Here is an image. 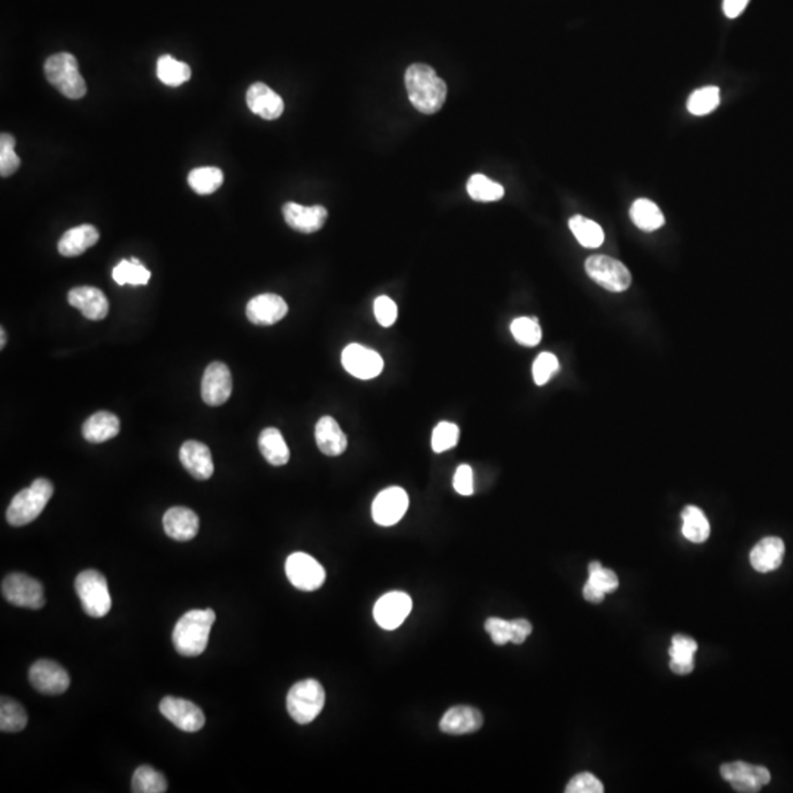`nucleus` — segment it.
Returning a JSON list of instances; mask_svg holds the SVG:
<instances>
[{
  "mask_svg": "<svg viewBox=\"0 0 793 793\" xmlns=\"http://www.w3.org/2000/svg\"><path fill=\"white\" fill-rule=\"evenodd\" d=\"M405 89L414 109L425 115H432L444 106L447 99V84L427 64H413L405 71Z\"/></svg>",
  "mask_w": 793,
  "mask_h": 793,
  "instance_id": "nucleus-1",
  "label": "nucleus"
},
{
  "mask_svg": "<svg viewBox=\"0 0 793 793\" xmlns=\"http://www.w3.org/2000/svg\"><path fill=\"white\" fill-rule=\"evenodd\" d=\"M216 614L212 608L190 610L173 627V643L182 657H197L204 652Z\"/></svg>",
  "mask_w": 793,
  "mask_h": 793,
  "instance_id": "nucleus-2",
  "label": "nucleus"
},
{
  "mask_svg": "<svg viewBox=\"0 0 793 793\" xmlns=\"http://www.w3.org/2000/svg\"><path fill=\"white\" fill-rule=\"evenodd\" d=\"M53 496V485L48 479H35L30 488H26L13 497L6 519L12 527H26L39 518Z\"/></svg>",
  "mask_w": 793,
  "mask_h": 793,
  "instance_id": "nucleus-3",
  "label": "nucleus"
},
{
  "mask_svg": "<svg viewBox=\"0 0 793 793\" xmlns=\"http://www.w3.org/2000/svg\"><path fill=\"white\" fill-rule=\"evenodd\" d=\"M44 75L68 99L77 100L86 96V81L78 71L77 58L71 53H57L48 58L44 62Z\"/></svg>",
  "mask_w": 793,
  "mask_h": 793,
  "instance_id": "nucleus-4",
  "label": "nucleus"
},
{
  "mask_svg": "<svg viewBox=\"0 0 793 793\" xmlns=\"http://www.w3.org/2000/svg\"><path fill=\"white\" fill-rule=\"evenodd\" d=\"M325 689L315 679L297 681L287 695V710L298 725H309L320 716L325 705Z\"/></svg>",
  "mask_w": 793,
  "mask_h": 793,
  "instance_id": "nucleus-5",
  "label": "nucleus"
},
{
  "mask_svg": "<svg viewBox=\"0 0 793 793\" xmlns=\"http://www.w3.org/2000/svg\"><path fill=\"white\" fill-rule=\"evenodd\" d=\"M75 591L81 607L90 617H104L112 608L108 581L97 570H84L75 579Z\"/></svg>",
  "mask_w": 793,
  "mask_h": 793,
  "instance_id": "nucleus-6",
  "label": "nucleus"
},
{
  "mask_svg": "<svg viewBox=\"0 0 793 793\" xmlns=\"http://www.w3.org/2000/svg\"><path fill=\"white\" fill-rule=\"evenodd\" d=\"M585 271L594 282L612 293H621L632 284L629 269L620 260L612 259L610 256L595 255L588 258Z\"/></svg>",
  "mask_w": 793,
  "mask_h": 793,
  "instance_id": "nucleus-7",
  "label": "nucleus"
},
{
  "mask_svg": "<svg viewBox=\"0 0 793 793\" xmlns=\"http://www.w3.org/2000/svg\"><path fill=\"white\" fill-rule=\"evenodd\" d=\"M289 582L300 591H316L325 583L327 572L320 561L306 552H294L285 561Z\"/></svg>",
  "mask_w": 793,
  "mask_h": 793,
  "instance_id": "nucleus-8",
  "label": "nucleus"
},
{
  "mask_svg": "<svg viewBox=\"0 0 793 793\" xmlns=\"http://www.w3.org/2000/svg\"><path fill=\"white\" fill-rule=\"evenodd\" d=\"M2 594L8 603L17 607L40 610L44 607L43 585L31 576L12 574L2 582Z\"/></svg>",
  "mask_w": 793,
  "mask_h": 793,
  "instance_id": "nucleus-9",
  "label": "nucleus"
},
{
  "mask_svg": "<svg viewBox=\"0 0 793 793\" xmlns=\"http://www.w3.org/2000/svg\"><path fill=\"white\" fill-rule=\"evenodd\" d=\"M720 773L721 777L732 785L733 789L741 793L759 792L763 786L768 785L772 781V774L767 768L743 761L723 764Z\"/></svg>",
  "mask_w": 793,
  "mask_h": 793,
  "instance_id": "nucleus-10",
  "label": "nucleus"
},
{
  "mask_svg": "<svg viewBox=\"0 0 793 793\" xmlns=\"http://www.w3.org/2000/svg\"><path fill=\"white\" fill-rule=\"evenodd\" d=\"M341 362L350 375L358 380H373L384 371V360L375 350L360 344H350L341 356Z\"/></svg>",
  "mask_w": 793,
  "mask_h": 793,
  "instance_id": "nucleus-11",
  "label": "nucleus"
},
{
  "mask_svg": "<svg viewBox=\"0 0 793 793\" xmlns=\"http://www.w3.org/2000/svg\"><path fill=\"white\" fill-rule=\"evenodd\" d=\"M409 509V496L403 488L391 487L381 491L372 504V518L380 527H394Z\"/></svg>",
  "mask_w": 793,
  "mask_h": 793,
  "instance_id": "nucleus-12",
  "label": "nucleus"
},
{
  "mask_svg": "<svg viewBox=\"0 0 793 793\" xmlns=\"http://www.w3.org/2000/svg\"><path fill=\"white\" fill-rule=\"evenodd\" d=\"M159 710L165 719H168L182 732H198L206 723V717L202 710L187 699L165 697L160 701Z\"/></svg>",
  "mask_w": 793,
  "mask_h": 793,
  "instance_id": "nucleus-13",
  "label": "nucleus"
},
{
  "mask_svg": "<svg viewBox=\"0 0 793 793\" xmlns=\"http://www.w3.org/2000/svg\"><path fill=\"white\" fill-rule=\"evenodd\" d=\"M233 393V376L228 366L213 362L206 367L202 380V398L207 405L218 407L228 401Z\"/></svg>",
  "mask_w": 793,
  "mask_h": 793,
  "instance_id": "nucleus-14",
  "label": "nucleus"
},
{
  "mask_svg": "<svg viewBox=\"0 0 793 793\" xmlns=\"http://www.w3.org/2000/svg\"><path fill=\"white\" fill-rule=\"evenodd\" d=\"M28 679L35 690L48 695L64 694L71 683L65 668L52 660L35 661L28 672Z\"/></svg>",
  "mask_w": 793,
  "mask_h": 793,
  "instance_id": "nucleus-15",
  "label": "nucleus"
},
{
  "mask_svg": "<svg viewBox=\"0 0 793 793\" xmlns=\"http://www.w3.org/2000/svg\"><path fill=\"white\" fill-rule=\"evenodd\" d=\"M413 603L404 592H389L381 597L373 608L376 623L385 630H394L409 617Z\"/></svg>",
  "mask_w": 793,
  "mask_h": 793,
  "instance_id": "nucleus-16",
  "label": "nucleus"
},
{
  "mask_svg": "<svg viewBox=\"0 0 793 793\" xmlns=\"http://www.w3.org/2000/svg\"><path fill=\"white\" fill-rule=\"evenodd\" d=\"M289 313V304L278 294H260L247 303V320L259 327H269L284 320Z\"/></svg>",
  "mask_w": 793,
  "mask_h": 793,
  "instance_id": "nucleus-17",
  "label": "nucleus"
},
{
  "mask_svg": "<svg viewBox=\"0 0 793 793\" xmlns=\"http://www.w3.org/2000/svg\"><path fill=\"white\" fill-rule=\"evenodd\" d=\"M282 213L289 228L303 234L318 233L328 219V211L320 204L302 206L297 203H285Z\"/></svg>",
  "mask_w": 793,
  "mask_h": 793,
  "instance_id": "nucleus-18",
  "label": "nucleus"
},
{
  "mask_svg": "<svg viewBox=\"0 0 793 793\" xmlns=\"http://www.w3.org/2000/svg\"><path fill=\"white\" fill-rule=\"evenodd\" d=\"M68 303L90 320H104L109 313L108 297L95 287H77L68 293Z\"/></svg>",
  "mask_w": 793,
  "mask_h": 793,
  "instance_id": "nucleus-19",
  "label": "nucleus"
},
{
  "mask_svg": "<svg viewBox=\"0 0 793 793\" xmlns=\"http://www.w3.org/2000/svg\"><path fill=\"white\" fill-rule=\"evenodd\" d=\"M246 102L251 112L266 121L278 119L284 112V100L264 82H255L250 86L247 90Z\"/></svg>",
  "mask_w": 793,
  "mask_h": 793,
  "instance_id": "nucleus-20",
  "label": "nucleus"
},
{
  "mask_svg": "<svg viewBox=\"0 0 793 793\" xmlns=\"http://www.w3.org/2000/svg\"><path fill=\"white\" fill-rule=\"evenodd\" d=\"M180 460L187 472L197 481H207L215 472L211 450L198 441H186L181 445Z\"/></svg>",
  "mask_w": 793,
  "mask_h": 793,
  "instance_id": "nucleus-21",
  "label": "nucleus"
},
{
  "mask_svg": "<svg viewBox=\"0 0 793 793\" xmlns=\"http://www.w3.org/2000/svg\"><path fill=\"white\" fill-rule=\"evenodd\" d=\"M785 551V543L781 538L767 536L752 548L750 554L751 565L759 574H770L781 567Z\"/></svg>",
  "mask_w": 793,
  "mask_h": 793,
  "instance_id": "nucleus-22",
  "label": "nucleus"
},
{
  "mask_svg": "<svg viewBox=\"0 0 793 793\" xmlns=\"http://www.w3.org/2000/svg\"><path fill=\"white\" fill-rule=\"evenodd\" d=\"M197 514L187 507H173L164 516L165 534L175 541H191L198 532Z\"/></svg>",
  "mask_w": 793,
  "mask_h": 793,
  "instance_id": "nucleus-23",
  "label": "nucleus"
},
{
  "mask_svg": "<svg viewBox=\"0 0 793 793\" xmlns=\"http://www.w3.org/2000/svg\"><path fill=\"white\" fill-rule=\"evenodd\" d=\"M482 712L473 707L458 705L450 708L440 721L441 732L449 735H467V733L478 732L482 728Z\"/></svg>",
  "mask_w": 793,
  "mask_h": 793,
  "instance_id": "nucleus-24",
  "label": "nucleus"
},
{
  "mask_svg": "<svg viewBox=\"0 0 793 793\" xmlns=\"http://www.w3.org/2000/svg\"><path fill=\"white\" fill-rule=\"evenodd\" d=\"M316 444L320 451L329 458L341 456L347 450V436L341 429L335 419L331 416H324L316 423L315 427Z\"/></svg>",
  "mask_w": 793,
  "mask_h": 793,
  "instance_id": "nucleus-25",
  "label": "nucleus"
},
{
  "mask_svg": "<svg viewBox=\"0 0 793 793\" xmlns=\"http://www.w3.org/2000/svg\"><path fill=\"white\" fill-rule=\"evenodd\" d=\"M100 234L93 225L84 224L71 228L58 243V251L65 258H77L99 242Z\"/></svg>",
  "mask_w": 793,
  "mask_h": 793,
  "instance_id": "nucleus-26",
  "label": "nucleus"
},
{
  "mask_svg": "<svg viewBox=\"0 0 793 793\" xmlns=\"http://www.w3.org/2000/svg\"><path fill=\"white\" fill-rule=\"evenodd\" d=\"M119 419L111 412H97L82 425V436L91 444H102L119 434Z\"/></svg>",
  "mask_w": 793,
  "mask_h": 793,
  "instance_id": "nucleus-27",
  "label": "nucleus"
},
{
  "mask_svg": "<svg viewBox=\"0 0 793 793\" xmlns=\"http://www.w3.org/2000/svg\"><path fill=\"white\" fill-rule=\"evenodd\" d=\"M259 450L269 465L284 466L289 463V445L276 427H266L260 432Z\"/></svg>",
  "mask_w": 793,
  "mask_h": 793,
  "instance_id": "nucleus-28",
  "label": "nucleus"
},
{
  "mask_svg": "<svg viewBox=\"0 0 793 793\" xmlns=\"http://www.w3.org/2000/svg\"><path fill=\"white\" fill-rule=\"evenodd\" d=\"M681 534L688 541L694 543H703L707 541L710 536V522L705 518L703 510L695 507V505H688L681 512Z\"/></svg>",
  "mask_w": 793,
  "mask_h": 793,
  "instance_id": "nucleus-29",
  "label": "nucleus"
},
{
  "mask_svg": "<svg viewBox=\"0 0 793 793\" xmlns=\"http://www.w3.org/2000/svg\"><path fill=\"white\" fill-rule=\"evenodd\" d=\"M630 218L634 220V224L643 231H656V229L663 227L664 219L663 212L656 203L648 200V198H638L636 202L630 207Z\"/></svg>",
  "mask_w": 793,
  "mask_h": 793,
  "instance_id": "nucleus-30",
  "label": "nucleus"
},
{
  "mask_svg": "<svg viewBox=\"0 0 793 793\" xmlns=\"http://www.w3.org/2000/svg\"><path fill=\"white\" fill-rule=\"evenodd\" d=\"M569 228L581 246L587 247V249H598L599 246H603V228L594 220L588 219L585 216L576 215L570 218Z\"/></svg>",
  "mask_w": 793,
  "mask_h": 793,
  "instance_id": "nucleus-31",
  "label": "nucleus"
},
{
  "mask_svg": "<svg viewBox=\"0 0 793 793\" xmlns=\"http://www.w3.org/2000/svg\"><path fill=\"white\" fill-rule=\"evenodd\" d=\"M158 77L166 86L178 87L190 80L191 69L171 55H164L158 59Z\"/></svg>",
  "mask_w": 793,
  "mask_h": 793,
  "instance_id": "nucleus-32",
  "label": "nucleus"
},
{
  "mask_svg": "<svg viewBox=\"0 0 793 793\" xmlns=\"http://www.w3.org/2000/svg\"><path fill=\"white\" fill-rule=\"evenodd\" d=\"M28 723V717L21 704L2 697L0 701V730L6 733L21 732Z\"/></svg>",
  "mask_w": 793,
  "mask_h": 793,
  "instance_id": "nucleus-33",
  "label": "nucleus"
},
{
  "mask_svg": "<svg viewBox=\"0 0 793 793\" xmlns=\"http://www.w3.org/2000/svg\"><path fill=\"white\" fill-rule=\"evenodd\" d=\"M467 193L476 202H497L504 197V187L482 173H474L467 181Z\"/></svg>",
  "mask_w": 793,
  "mask_h": 793,
  "instance_id": "nucleus-34",
  "label": "nucleus"
},
{
  "mask_svg": "<svg viewBox=\"0 0 793 793\" xmlns=\"http://www.w3.org/2000/svg\"><path fill=\"white\" fill-rule=\"evenodd\" d=\"M224 182V173L219 168L204 166L193 169L189 175V184L200 196L212 195L220 189Z\"/></svg>",
  "mask_w": 793,
  "mask_h": 793,
  "instance_id": "nucleus-35",
  "label": "nucleus"
},
{
  "mask_svg": "<svg viewBox=\"0 0 793 793\" xmlns=\"http://www.w3.org/2000/svg\"><path fill=\"white\" fill-rule=\"evenodd\" d=\"M131 786L134 793H164L168 789L164 774L149 766H142L134 772Z\"/></svg>",
  "mask_w": 793,
  "mask_h": 793,
  "instance_id": "nucleus-36",
  "label": "nucleus"
},
{
  "mask_svg": "<svg viewBox=\"0 0 793 793\" xmlns=\"http://www.w3.org/2000/svg\"><path fill=\"white\" fill-rule=\"evenodd\" d=\"M113 280L118 285H146L150 280V272L140 264V260H122L113 267Z\"/></svg>",
  "mask_w": 793,
  "mask_h": 793,
  "instance_id": "nucleus-37",
  "label": "nucleus"
},
{
  "mask_svg": "<svg viewBox=\"0 0 793 793\" xmlns=\"http://www.w3.org/2000/svg\"><path fill=\"white\" fill-rule=\"evenodd\" d=\"M720 104V90L717 87H703L694 91L688 99L686 108L692 115L704 117L712 112Z\"/></svg>",
  "mask_w": 793,
  "mask_h": 793,
  "instance_id": "nucleus-38",
  "label": "nucleus"
},
{
  "mask_svg": "<svg viewBox=\"0 0 793 793\" xmlns=\"http://www.w3.org/2000/svg\"><path fill=\"white\" fill-rule=\"evenodd\" d=\"M512 334L519 344L535 347L541 343L543 331L536 318H518L512 322Z\"/></svg>",
  "mask_w": 793,
  "mask_h": 793,
  "instance_id": "nucleus-39",
  "label": "nucleus"
},
{
  "mask_svg": "<svg viewBox=\"0 0 793 793\" xmlns=\"http://www.w3.org/2000/svg\"><path fill=\"white\" fill-rule=\"evenodd\" d=\"M15 137L12 134L4 133L0 135V175L11 177L21 166V160L15 153Z\"/></svg>",
  "mask_w": 793,
  "mask_h": 793,
  "instance_id": "nucleus-40",
  "label": "nucleus"
},
{
  "mask_svg": "<svg viewBox=\"0 0 793 793\" xmlns=\"http://www.w3.org/2000/svg\"><path fill=\"white\" fill-rule=\"evenodd\" d=\"M458 436H460V431H458V427L456 423H438L435 429H434V432H432V450H434L435 453H444V451H449V450H451L458 445Z\"/></svg>",
  "mask_w": 793,
  "mask_h": 793,
  "instance_id": "nucleus-41",
  "label": "nucleus"
},
{
  "mask_svg": "<svg viewBox=\"0 0 793 793\" xmlns=\"http://www.w3.org/2000/svg\"><path fill=\"white\" fill-rule=\"evenodd\" d=\"M560 369V363L556 354L541 353L538 358H535L534 366H532V375H534L535 384L543 387L556 375Z\"/></svg>",
  "mask_w": 793,
  "mask_h": 793,
  "instance_id": "nucleus-42",
  "label": "nucleus"
},
{
  "mask_svg": "<svg viewBox=\"0 0 793 793\" xmlns=\"http://www.w3.org/2000/svg\"><path fill=\"white\" fill-rule=\"evenodd\" d=\"M698 650V643L685 635H674L672 647L668 648V656L674 660L694 661V654Z\"/></svg>",
  "mask_w": 793,
  "mask_h": 793,
  "instance_id": "nucleus-43",
  "label": "nucleus"
},
{
  "mask_svg": "<svg viewBox=\"0 0 793 793\" xmlns=\"http://www.w3.org/2000/svg\"><path fill=\"white\" fill-rule=\"evenodd\" d=\"M566 793H603L604 786L591 773H581L569 781Z\"/></svg>",
  "mask_w": 793,
  "mask_h": 793,
  "instance_id": "nucleus-44",
  "label": "nucleus"
},
{
  "mask_svg": "<svg viewBox=\"0 0 793 793\" xmlns=\"http://www.w3.org/2000/svg\"><path fill=\"white\" fill-rule=\"evenodd\" d=\"M373 312H375L378 324L381 327H384V328H389L396 322V316H398V309H396V303L391 298L387 297V296H381V297L376 298L375 304H373Z\"/></svg>",
  "mask_w": 793,
  "mask_h": 793,
  "instance_id": "nucleus-45",
  "label": "nucleus"
},
{
  "mask_svg": "<svg viewBox=\"0 0 793 793\" xmlns=\"http://www.w3.org/2000/svg\"><path fill=\"white\" fill-rule=\"evenodd\" d=\"M485 630L491 635L492 643L496 645L512 643V621L491 617L485 621Z\"/></svg>",
  "mask_w": 793,
  "mask_h": 793,
  "instance_id": "nucleus-46",
  "label": "nucleus"
},
{
  "mask_svg": "<svg viewBox=\"0 0 793 793\" xmlns=\"http://www.w3.org/2000/svg\"><path fill=\"white\" fill-rule=\"evenodd\" d=\"M588 581L594 583L595 587L599 588L605 595L617 591V588H619L617 574L612 570L604 569V567L589 574Z\"/></svg>",
  "mask_w": 793,
  "mask_h": 793,
  "instance_id": "nucleus-47",
  "label": "nucleus"
},
{
  "mask_svg": "<svg viewBox=\"0 0 793 793\" xmlns=\"http://www.w3.org/2000/svg\"><path fill=\"white\" fill-rule=\"evenodd\" d=\"M453 487L460 496H472L473 494V472L467 465L458 466L454 473Z\"/></svg>",
  "mask_w": 793,
  "mask_h": 793,
  "instance_id": "nucleus-48",
  "label": "nucleus"
},
{
  "mask_svg": "<svg viewBox=\"0 0 793 793\" xmlns=\"http://www.w3.org/2000/svg\"><path fill=\"white\" fill-rule=\"evenodd\" d=\"M532 634V625L525 619L512 621V643L520 645Z\"/></svg>",
  "mask_w": 793,
  "mask_h": 793,
  "instance_id": "nucleus-49",
  "label": "nucleus"
},
{
  "mask_svg": "<svg viewBox=\"0 0 793 793\" xmlns=\"http://www.w3.org/2000/svg\"><path fill=\"white\" fill-rule=\"evenodd\" d=\"M750 0H723V12L728 18H737L745 11Z\"/></svg>",
  "mask_w": 793,
  "mask_h": 793,
  "instance_id": "nucleus-50",
  "label": "nucleus"
},
{
  "mask_svg": "<svg viewBox=\"0 0 793 793\" xmlns=\"http://www.w3.org/2000/svg\"><path fill=\"white\" fill-rule=\"evenodd\" d=\"M583 598L589 601V603L599 604L603 603L604 598H605V594H604L599 588L595 587L594 583L588 581V582L583 585Z\"/></svg>",
  "mask_w": 793,
  "mask_h": 793,
  "instance_id": "nucleus-51",
  "label": "nucleus"
},
{
  "mask_svg": "<svg viewBox=\"0 0 793 793\" xmlns=\"http://www.w3.org/2000/svg\"><path fill=\"white\" fill-rule=\"evenodd\" d=\"M694 661L674 660V658L670 660V668H672V672L676 673V674H681V676L694 672Z\"/></svg>",
  "mask_w": 793,
  "mask_h": 793,
  "instance_id": "nucleus-52",
  "label": "nucleus"
},
{
  "mask_svg": "<svg viewBox=\"0 0 793 793\" xmlns=\"http://www.w3.org/2000/svg\"><path fill=\"white\" fill-rule=\"evenodd\" d=\"M0 336H2V340H0V341H2V343H0V347H2V349H4V344H6V334H4V328H2V331H0Z\"/></svg>",
  "mask_w": 793,
  "mask_h": 793,
  "instance_id": "nucleus-53",
  "label": "nucleus"
}]
</instances>
